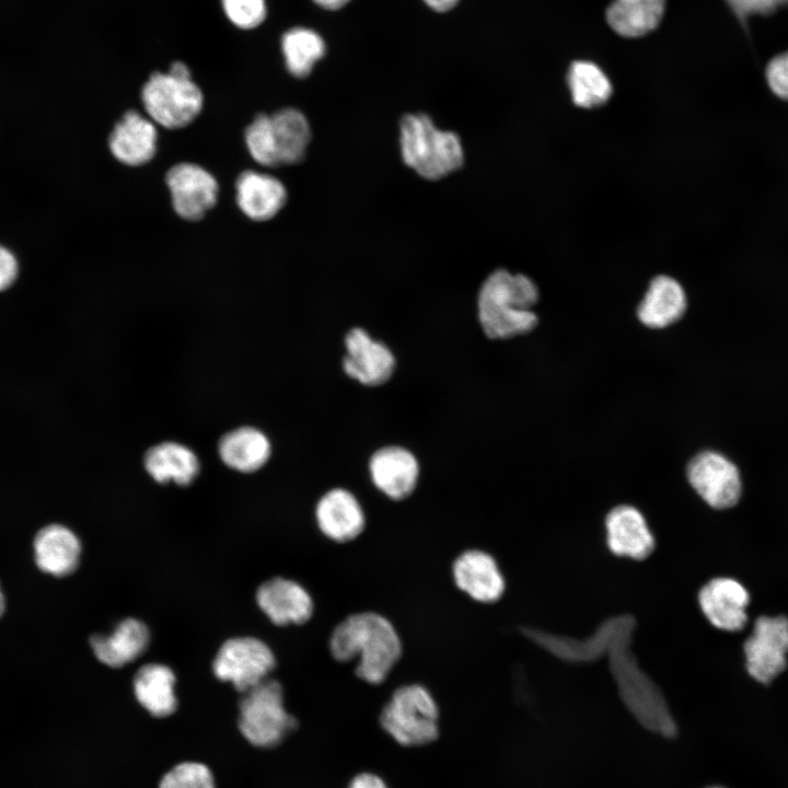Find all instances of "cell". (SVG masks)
<instances>
[{"instance_id": "obj_27", "label": "cell", "mask_w": 788, "mask_h": 788, "mask_svg": "<svg viewBox=\"0 0 788 788\" xmlns=\"http://www.w3.org/2000/svg\"><path fill=\"white\" fill-rule=\"evenodd\" d=\"M664 4L665 0H614L606 10V20L622 36H642L658 26Z\"/></svg>"}, {"instance_id": "obj_5", "label": "cell", "mask_w": 788, "mask_h": 788, "mask_svg": "<svg viewBox=\"0 0 788 788\" xmlns=\"http://www.w3.org/2000/svg\"><path fill=\"white\" fill-rule=\"evenodd\" d=\"M440 710L431 692L419 683L398 686L381 709L379 723L397 744L419 748L440 733Z\"/></svg>"}, {"instance_id": "obj_32", "label": "cell", "mask_w": 788, "mask_h": 788, "mask_svg": "<svg viewBox=\"0 0 788 788\" xmlns=\"http://www.w3.org/2000/svg\"><path fill=\"white\" fill-rule=\"evenodd\" d=\"M766 80L774 94L788 101V51L776 56L768 62Z\"/></svg>"}, {"instance_id": "obj_36", "label": "cell", "mask_w": 788, "mask_h": 788, "mask_svg": "<svg viewBox=\"0 0 788 788\" xmlns=\"http://www.w3.org/2000/svg\"><path fill=\"white\" fill-rule=\"evenodd\" d=\"M430 9L437 12H447L453 9L459 0H422Z\"/></svg>"}, {"instance_id": "obj_4", "label": "cell", "mask_w": 788, "mask_h": 788, "mask_svg": "<svg viewBox=\"0 0 788 788\" xmlns=\"http://www.w3.org/2000/svg\"><path fill=\"white\" fill-rule=\"evenodd\" d=\"M311 141L310 124L297 108H282L271 115L259 114L245 130L251 157L260 165L278 167L297 164Z\"/></svg>"}, {"instance_id": "obj_24", "label": "cell", "mask_w": 788, "mask_h": 788, "mask_svg": "<svg viewBox=\"0 0 788 788\" xmlns=\"http://www.w3.org/2000/svg\"><path fill=\"white\" fill-rule=\"evenodd\" d=\"M686 310L682 286L669 276L652 279L638 305L639 321L651 328H663L679 321Z\"/></svg>"}, {"instance_id": "obj_7", "label": "cell", "mask_w": 788, "mask_h": 788, "mask_svg": "<svg viewBox=\"0 0 788 788\" xmlns=\"http://www.w3.org/2000/svg\"><path fill=\"white\" fill-rule=\"evenodd\" d=\"M237 726L252 745L273 749L281 744L298 727V721L285 706L283 688L271 679L242 693Z\"/></svg>"}, {"instance_id": "obj_38", "label": "cell", "mask_w": 788, "mask_h": 788, "mask_svg": "<svg viewBox=\"0 0 788 788\" xmlns=\"http://www.w3.org/2000/svg\"><path fill=\"white\" fill-rule=\"evenodd\" d=\"M5 610V598L0 587V616L4 613Z\"/></svg>"}, {"instance_id": "obj_25", "label": "cell", "mask_w": 788, "mask_h": 788, "mask_svg": "<svg viewBox=\"0 0 788 788\" xmlns=\"http://www.w3.org/2000/svg\"><path fill=\"white\" fill-rule=\"evenodd\" d=\"M147 472L159 483L174 482L188 485L199 472V462L187 447L163 442L152 447L144 455Z\"/></svg>"}, {"instance_id": "obj_9", "label": "cell", "mask_w": 788, "mask_h": 788, "mask_svg": "<svg viewBox=\"0 0 788 788\" xmlns=\"http://www.w3.org/2000/svg\"><path fill=\"white\" fill-rule=\"evenodd\" d=\"M745 668L755 681L768 684L787 668L788 618L760 616L743 645Z\"/></svg>"}, {"instance_id": "obj_31", "label": "cell", "mask_w": 788, "mask_h": 788, "mask_svg": "<svg viewBox=\"0 0 788 788\" xmlns=\"http://www.w3.org/2000/svg\"><path fill=\"white\" fill-rule=\"evenodd\" d=\"M221 3L227 18L240 28H254L265 20V0H221Z\"/></svg>"}, {"instance_id": "obj_3", "label": "cell", "mask_w": 788, "mask_h": 788, "mask_svg": "<svg viewBox=\"0 0 788 788\" xmlns=\"http://www.w3.org/2000/svg\"><path fill=\"white\" fill-rule=\"evenodd\" d=\"M399 143L405 164L427 179L445 177L464 162L459 136L438 128L426 114H408L402 118Z\"/></svg>"}, {"instance_id": "obj_23", "label": "cell", "mask_w": 788, "mask_h": 788, "mask_svg": "<svg viewBox=\"0 0 788 788\" xmlns=\"http://www.w3.org/2000/svg\"><path fill=\"white\" fill-rule=\"evenodd\" d=\"M176 677L164 664L149 663L141 667L134 677V694L140 706L155 718H166L175 712L177 697Z\"/></svg>"}, {"instance_id": "obj_30", "label": "cell", "mask_w": 788, "mask_h": 788, "mask_svg": "<svg viewBox=\"0 0 788 788\" xmlns=\"http://www.w3.org/2000/svg\"><path fill=\"white\" fill-rule=\"evenodd\" d=\"M158 788H216L210 768L195 761L174 765L160 779Z\"/></svg>"}, {"instance_id": "obj_33", "label": "cell", "mask_w": 788, "mask_h": 788, "mask_svg": "<svg viewBox=\"0 0 788 788\" xmlns=\"http://www.w3.org/2000/svg\"><path fill=\"white\" fill-rule=\"evenodd\" d=\"M734 12L745 18L753 13H770L780 5L787 4L788 0H727Z\"/></svg>"}, {"instance_id": "obj_8", "label": "cell", "mask_w": 788, "mask_h": 788, "mask_svg": "<svg viewBox=\"0 0 788 788\" xmlns=\"http://www.w3.org/2000/svg\"><path fill=\"white\" fill-rule=\"evenodd\" d=\"M276 667L271 649L255 637H235L228 639L219 648L212 662L217 679L231 683L244 693L262 683Z\"/></svg>"}, {"instance_id": "obj_37", "label": "cell", "mask_w": 788, "mask_h": 788, "mask_svg": "<svg viewBox=\"0 0 788 788\" xmlns=\"http://www.w3.org/2000/svg\"><path fill=\"white\" fill-rule=\"evenodd\" d=\"M317 5L326 10H338L350 0H313Z\"/></svg>"}, {"instance_id": "obj_29", "label": "cell", "mask_w": 788, "mask_h": 788, "mask_svg": "<svg viewBox=\"0 0 788 788\" xmlns=\"http://www.w3.org/2000/svg\"><path fill=\"white\" fill-rule=\"evenodd\" d=\"M567 80L572 101L580 107L600 106L612 94V84L609 78L598 65L591 61L572 62Z\"/></svg>"}, {"instance_id": "obj_1", "label": "cell", "mask_w": 788, "mask_h": 788, "mask_svg": "<svg viewBox=\"0 0 788 788\" xmlns=\"http://www.w3.org/2000/svg\"><path fill=\"white\" fill-rule=\"evenodd\" d=\"M328 651L340 663L357 661L355 675L370 685L382 684L403 654L395 626L373 611L349 614L332 630Z\"/></svg>"}, {"instance_id": "obj_20", "label": "cell", "mask_w": 788, "mask_h": 788, "mask_svg": "<svg viewBox=\"0 0 788 788\" xmlns=\"http://www.w3.org/2000/svg\"><path fill=\"white\" fill-rule=\"evenodd\" d=\"M36 566L54 577L71 575L79 566L81 543L69 528L49 524L42 528L33 542Z\"/></svg>"}, {"instance_id": "obj_10", "label": "cell", "mask_w": 788, "mask_h": 788, "mask_svg": "<svg viewBox=\"0 0 788 788\" xmlns=\"http://www.w3.org/2000/svg\"><path fill=\"white\" fill-rule=\"evenodd\" d=\"M686 475L693 489L714 509L731 508L741 497L738 467L718 452L704 451L694 456Z\"/></svg>"}, {"instance_id": "obj_12", "label": "cell", "mask_w": 788, "mask_h": 788, "mask_svg": "<svg viewBox=\"0 0 788 788\" xmlns=\"http://www.w3.org/2000/svg\"><path fill=\"white\" fill-rule=\"evenodd\" d=\"M451 573L454 586L477 603H496L506 591V580L496 558L483 549L470 548L459 554Z\"/></svg>"}, {"instance_id": "obj_28", "label": "cell", "mask_w": 788, "mask_h": 788, "mask_svg": "<svg viewBox=\"0 0 788 788\" xmlns=\"http://www.w3.org/2000/svg\"><path fill=\"white\" fill-rule=\"evenodd\" d=\"M281 50L288 71L296 78H304L325 55L326 47L315 31L293 27L283 34Z\"/></svg>"}, {"instance_id": "obj_16", "label": "cell", "mask_w": 788, "mask_h": 788, "mask_svg": "<svg viewBox=\"0 0 788 788\" xmlns=\"http://www.w3.org/2000/svg\"><path fill=\"white\" fill-rule=\"evenodd\" d=\"M317 529L331 542L346 544L357 540L367 525L357 497L345 488L326 491L315 507Z\"/></svg>"}, {"instance_id": "obj_26", "label": "cell", "mask_w": 788, "mask_h": 788, "mask_svg": "<svg viewBox=\"0 0 788 788\" xmlns=\"http://www.w3.org/2000/svg\"><path fill=\"white\" fill-rule=\"evenodd\" d=\"M219 454L229 467L244 473L254 472L269 459L270 443L262 431L242 427L222 437Z\"/></svg>"}, {"instance_id": "obj_35", "label": "cell", "mask_w": 788, "mask_h": 788, "mask_svg": "<svg viewBox=\"0 0 788 788\" xmlns=\"http://www.w3.org/2000/svg\"><path fill=\"white\" fill-rule=\"evenodd\" d=\"M346 788H390L386 781L375 773L362 772L355 775Z\"/></svg>"}, {"instance_id": "obj_22", "label": "cell", "mask_w": 788, "mask_h": 788, "mask_svg": "<svg viewBox=\"0 0 788 788\" xmlns=\"http://www.w3.org/2000/svg\"><path fill=\"white\" fill-rule=\"evenodd\" d=\"M149 641L146 624L130 617L121 621L108 635H93L90 646L100 662L120 668L138 659L147 650Z\"/></svg>"}, {"instance_id": "obj_17", "label": "cell", "mask_w": 788, "mask_h": 788, "mask_svg": "<svg viewBox=\"0 0 788 788\" xmlns=\"http://www.w3.org/2000/svg\"><path fill=\"white\" fill-rule=\"evenodd\" d=\"M256 602L262 612L277 626L303 625L314 614V601L299 582L275 577L256 591Z\"/></svg>"}, {"instance_id": "obj_11", "label": "cell", "mask_w": 788, "mask_h": 788, "mask_svg": "<svg viewBox=\"0 0 788 788\" xmlns=\"http://www.w3.org/2000/svg\"><path fill=\"white\" fill-rule=\"evenodd\" d=\"M166 184L175 212L185 220H200L217 202V179L197 164L172 166L166 173Z\"/></svg>"}, {"instance_id": "obj_14", "label": "cell", "mask_w": 788, "mask_h": 788, "mask_svg": "<svg viewBox=\"0 0 788 788\" xmlns=\"http://www.w3.org/2000/svg\"><path fill=\"white\" fill-rule=\"evenodd\" d=\"M697 600L704 616L718 629L739 631L748 622L750 593L735 579H710L700 588Z\"/></svg>"}, {"instance_id": "obj_18", "label": "cell", "mask_w": 788, "mask_h": 788, "mask_svg": "<svg viewBox=\"0 0 788 788\" xmlns=\"http://www.w3.org/2000/svg\"><path fill=\"white\" fill-rule=\"evenodd\" d=\"M370 477L375 488L391 500L408 498L418 484L419 464L415 455L397 445L375 451L369 461Z\"/></svg>"}, {"instance_id": "obj_13", "label": "cell", "mask_w": 788, "mask_h": 788, "mask_svg": "<svg viewBox=\"0 0 788 788\" xmlns=\"http://www.w3.org/2000/svg\"><path fill=\"white\" fill-rule=\"evenodd\" d=\"M344 372L362 385L379 386L387 382L395 370V357L383 343L373 339L364 329L355 327L345 336Z\"/></svg>"}, {"instance_id": "obj_34", "label": "cell", "mask_w": 788, "mask_h": 788, "mask_svg": "<svg viewBox=\"0 0 788 788\" xmlns=\"http://www.w3.org/2000/svg\"><path fill=\"white\" fill-rule=\"evenodd\" d=\"M18 262L13 254L0 246V291L8 289L16 279Z\"/></svg>"}, {"instance_id": "obj_21", "label": "cell", "mask_w": 788, "mask_h": 788, "mask_svg": "<svg viewBox=\"0 0 788 788\" xmlns=\"http://www.w3.org/2000/svg\"><path fill=\"white\" fill-rule=\"evenodd\" d=\"M236 202L254 221L274 218L287 201V189L276 177L256 171H244L235 183Z\"/></svg>"}, {"instance_id": "obj_6", "label": "cell", "mask_w": 788, "mask_h": 788, "mask_svg": "<svg viewBox=\"0 0 788 788\" xmlns=\"http://www.w3.org/2000/svg\"><path fill=\"white\" fill-rule=\"evenodd\" d=\"M141 101L151 120L164 128L189 125L201 112L204 96L183 62L172 63L166 73L154 72L141 90Z\"/></svg>"}, {"instance_id": "obj_15", "label": "cell", "mask_w": 788, "mask_h": 788, "mask_svg": "<svg viewBox=\"0 0 788 788\" xmlns=\"http://www.w3.org/2000/svg\"><path fill=\"white\" fill-rule=\"evenodd\" d=\"M609 551L633 560L647 559L656 549V537L644 514L635 507H614L604 520Z\"/></svg>"}, {"instance_id": "obj_2", "label": "cell", "mask_w": 788, "mask_h": 788, "mask_svg": "<svg viewBox=\"0 0 788 788\" xmlns=\"http://www.w3.org/2000/svg\"><path fill=\"white\" fill-rule=\"evenodd\" d=\"M538 299L535 283L522 274L498 269L483 282L477 312L488 338L505 339L531 332L537 324L532 310Z\"/></svg>"}, {"instance_id": "obj_19", "label": "cell", "mask_w": 788, "mask_h": 788, "mask_svg": "<svg viewBox=\"0 0 788 788\" xmlns=\"http://www.w3.org/2000/svg\"><path fill=\"white\" fill-rule=\"evenodd\" d=\"M158 131L154 123L136 111H128L115 125L108 146L120 163L140 166L157 152Z\"/></svg>"}, {"instance_id": "obj_39", "label": "cell", "mask_w": 788, "mask_h": 788, "mask_svg": "<svg viewBox=\"0 0 788 788\" xmlns=\"http://www.w3.org/2000/svg\"><path fill=\"white\" fill-rule=\"evenodd\" d=\"M708 788H722V787H717V786H715V787H708Z\"/></svg>"}]
</instances>
